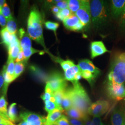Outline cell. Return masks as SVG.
Here are the masks:
<instances>
[{"instance_id":"26","label":"cell","mask_w":125,"mask_h":125,"mask_svg":"<svg viewBox=\"0 0 125 125\" xmlns=\"http://www.w3.org/2000/svg\"><path fill=\"white\" fill-rule=\"evenodd\" d=\"M68 9H70L72 13L75 14L80 8L81 0H69Z\"/></svg>"},{"instance_id":"20","label":"cell","mask_w":125,"mask_h":125,"mask_svg":"<svg viewBox=\"0 0 125 125\" xmlns=\"http://www.w3.org/2000/svg\"><path fill=\"white\" fill-rule=\"evenodd\" d=\"M81 72V71L78 66L75 65L64 72V77L66 80L73 83L75 82V78L76 75Z\"/></svg>"},{"instance_id":"39","label":"cell","mask_w":125,"mask_h":125,"mask_svg":"<svg viewBox=\"0 0 125 125\" xmlns=\"http://www.w3.org/2000/svg\"><path fill=\"white\" fill-rule=\"evenodd\" d=\"M119 24L121 28L122 29L123 31L125 32V7L120 16Z\"/></svg>"},{"instance_id":"48","label":"cell","mask_w":125,"mask_h":125,"mask_svg":"<svg viewBox=\"0 0 125 125\" xmlns=\"http://www.w3.org/2000/svg\"><path fill=\"white\" fill-rule=\"evenodd\" d=\"M51 9H52V12H53V13L55 14V15L58 13L60 11V10H61V9H59L58 7H57L56 6H52V7L51 8Z\"/></svg>"},{"instance_id":"1","label":"cell","mask_w":125,"mask_h":125,"mask_svg":"<svg viewBox=\"0 0 125 125\" xmlns=\"http://www.w3.org/2000/svg\"><path fill=\"white\" fill-rule=\"evenodd\" d=\"M43 16L38 8L33 7L27 21V33L30 38L41 45L45 52L49 53L45 45L43 33Z\"/></svg>"},{"instance_id":"50","label":"cell","mask_w":125,"mask_h":125,"mask_svg":"<svg viewBox=\"0 0 125 125\" xmlns=\"http://www.w3.org/2000/svg\"><path fill=\"white\" fill-rule=\"evenodd\" d=\"M28 125V124H27V123H26V122L23 121L22 122H21L20 123H19L18 125Z\"/></svg>"},{"instance_id":"38","label":"cell","mask_w":125,"mask_h":125,"mask_svg":"<svg viewBox=\"0 0 125 125\" xmlns=\"http://www.w3.org/2000/svg\"><path fill=\"white\" fill-rule=\"evenodd\" d=\"M55 6L62 10L68 8V0H55Z\"/></svg>"},{"instance_id":"47","label":"cell","mask_w":125,"mask_h":125,"mask_svg":"<svg viewBox=\"0 0 125 125\" xmlns=\"http://www.w3.org/2000/svg\"><path fill=\"white\" fill-rule=\"evenodd\" d=\"M4 85V79L3 76L2 71L0 72V89H1Z\"/></svg>"},{"instance_id":"24","label":"cell","mask_w":125,"mask_h":125,"mask_svg":"<svg viewBox=\"0 0 125 125\" xmlns=\"http://www.w3.org/2000/svg\"><path fill=\"white\" fill-rule=\"evenodd\" d=\"M16 105V103H13L9 106V108L8 109V116L9 120L12 123L15 122L18 120Z\"/></svg>"},{"instance_id":"44","label":"cell","mask_w":125,"mask_h":125,"mask_svg":"<svg viewBox=\"0 0 125 125\" xmlns=\"http://www.w3.org/2000/svg\"><path fill=\"white\" fill-rule=\"evenodd\" d=\"M24 60H25V58L24 56V53L23 52L22 50H21L18 54L17 58H16L15 61L16 62H24Z\"/></svg>"},{"instance_id":"41","label":"cell","mask_w":125,"mask_h":125,"mask_svg":"<svg viewBox=\"0 0 125 125\" xmlns=\"http://www.w3.org/2000/svg\"><path fill=\"white\" fill-rule=\"evenodd\" d=\"M71 125H84L83 121L68 117Z\"/></svg>"},{"instance_id":"34","label":"cell","mask_w":125,"mask_h":125,"mask_svg":"<svg viewBox=\"0 0 125 125\" xmlns=\"http://www.w3.org/2000/svg\"><path fill=\"white\" fill-rule=\"evenodd\" d=\"M1 13L4 15L7 20L13 18L10 8L8 4L6 2L1 9Z\"/></svg>"},{"instance_id":"30","label":"cell","mask_w":125,"mask_h":125,"mask_svg":"<svg viewBox=\"0 0 125 125\" xmlns=\"http://www.w3.org/2000/svg\"><path fill=\"white\" fill-rule=\"evenodd\" d=\"M81 74L82 77L87 81L91 85L93 84L95 78L97 77L93 73L88 71L81 72Z\"/></svg>"},{"instance_id":"49","label":"cell","mask_w":125,"mask_h":125,"mask_svg":"<svg viewBox=\"0 0 125 125\" xmlns=\"http://www.w3.org/2000/svg\"><path fill=\"white\" fill-rule=\"evenodd\" d=\"M5 3H6V0H0V13L1 12V9Z\"/></svg>"},{"instance_id":"42","label":"cell","mask_w":125,"mask_h":125,"mask_svg":"<svg viewBox=\"0 0 125 125\" xmlns=\"http://www.w3.org/2000/svg\"><path fill=\"white\" fill-rule=\"evenodd\" d=\"M7 20L2 14L1 12L0 13V26L2 28V29L6 28L7 25Z\"/></svg>"},{"instance_id":"25","label":"cell","mask_w":125,"mask_h":125,"mask_svg":"<svg viewBox=\"0 0 125 125\" xmlns=\"http://www.w3.org/2000/svg\"><path fill=\"white\" fill-rule=\"evenodd\" d=\"M44 102H45V110L48 113L56 109L60 110L62 112H63L64 111L62 107L59 106L55 101H45Z\"/></svg>"},{"instance_id":"29","label":"cell","mask_w":125,"mask_h":125,"mask_svg":"<svg viewBox=\"0 0 125 125\" xmlns=\"http://www.w3.org/2000/svg\"><path fill=\"white\" fill-rule=\"evenodd\" d=\"M25 69V64L24 62H16L15 63L14 72L13 79L15 80L17 78H18L20 76L21 73L24 71Z\"/></svg>"},{"instance_id":"27","label":"cell","mask_w":125,"mask_h":125,"mask_svg":"<svg viewBox=\"0 0 125 125\" xmlns=\"http://www.w3.org/2000/svg\"><path fill=\"white\" fill-rule=\"evenodd\" d=\"M6 28L11 34H16L17 29V24L13 17L7 20Z\"/></svg>"},{"instance_id":"15","label":"cell","mask_w":125,"mask_h":125,"mask_svg":"<svg viewBox=\"0 0 125 125\" xmlns=\"http://www.w3.org/2000/svg\"><path fill=\"white\" fill-rule=\"evenodd\" d=\"M8 48L9 58L13 60L17 58L18 54L21 50L20 40L18 39L13 41L9 45Z\"/></svg>"},{"instance_id":"40","label":"cell","mask_w":125,"mask_h":125,"mask_svg":"<svg viewBox=\"0 0 125 125\" xmlns=\"http://www.w3.org/2000/svg\"><path fill=\"white\" fill-rule=\"evenodd\" d=\"M59 13L64 20L73 14L71 11L68 8L61 10Z\"/></svg>"},{"instance_id":"5","label":"cell","mask_w":125,"mask_h":125,"mask_svg":"<svg viewBox=\"0 0 125 125\" xmlns=\"http://www.w3.org/2000/svg\"><path fill=\"white\" fill-rule=\"evenodd\" d=\"M47 85L51 90L55 92L67 88V80L65 77L58 72H54L49 77L46 82Z\"/></svg>"},{"instance_id":"8","label":"cell","mask_w":125,"mask_h":125,"mask_svg":"<svg viewBox=\"0 0 125 125\" xmlns=\"http://www.w3.org/2000/svg\"><path fill=\"white\" fill-rule=\"evenodd\" d=\"M107 91L108 95L113 99L120 101L125 98L124 84H118L113 82L107 83Z\"/></svg>"},{"instance_id":"3","label":"cell","mask_w":125,"mask_h":125,"mask_svg":"<svg viewBox=\"0 0 125 125\" xmlns=\"http://www.w3.org/2000/svg\"><path fill=\"white\" fill-rule=\"evenodd\" d=\"M91 21L94 27L99 28L108 20L109 10L107 2L104 0H94L90 3Z\"/></svg>"},{"instance_id":"37","label":"cell","mask_w":125,"mask_h":125,"mask_svg":"<svg viewBox=\"0 0 125 125\" xmlns=\"http://www.w3.org/2000/svg\"><path fill=\"white\" fill-rule=\"evenodd\" d=\"M53 125H71L67 116L62 115Z\"/></svg>"},{"instance_id":"18","label":"cell","mask_w":125,"mask_h":125,"mask_svg":"<svg viewBox=\"0 0 125 125\" xmlns=\"http://www.w3.org/2000/svg\"><path fill=\"white\" fill-rule=\"evenodd\" d=\"M62 111L56 109L48 113L45 125H53L62 116Z\"/></svg>"},{"instance_id":"36","label":"cell","mask_w":125,"mask_h":125,"mask_svg":"<svg viewBox=\"0 0 125 125\" xmlns=\"http://www.w3.org/2000/svg\"><path fill=\"white\" fill-rule=\"evenodd\" d=\"M60 63L63 70L64 72L75 65L74 63L73 62H72V61H71L70 60L61 61H60Z\"/></svg>"},{"instance_id":"16","label":"cell","mask_w":125,"mask_h":125,"mask_svg":"<svg viewBox=\"0 0 125 125\" xmlns=\"http://www.w3.org/2000/svg\"><path fill=\"white\" fill-rule=\"evenodd\" d=\"M80 22V20L76 14L73 13L66 18L63 21V23L64 26L66 29L72 31H74L75 27Z\"/></svg>"},{"instance_id":"14","label":"cell","mask_w":125,"mask_h":125,"mask_svg":"<svg viewBox=\"0 0 125 125\" xmlns=\"http://www.w3.org/2000/svg\"><path fill=\"white\" fill-rule=\"evenodd\" d=\"M20 42L21 49L31 48V39L24 29L21 28L19 30Z\"/></svg>"},{"instance_id":"31","label":"cell","mask_w":125,"mask_h":125,"mask_svg":"<svg viewBox=\"0 0 125 125\" xmlns=\"http://www.w3.org/2000/svg\"><path fill=\"white\" fill-rule=\"evenodd\" d=\"M23 52L24 53V56L25 58V60L24 62H27V60L31 57L32 55L34 54L40 52V51L36 50L32 47L30 48H27L26 49L22 50Z\"/></svg>"},{"instance_id":"46","label":"cell","mask_w":125,"mask_h":125,"mask_svg":"<svg viewBox=\"0 0 125 125\" xmlns=\"http://www.w3.org/2000/svg\"><path fill=\"white\" fill-rule=\"evenodd\" d=\"M84 125H94L92 120L90 119L89 116H88L83 120Z\"/></svg>"},{"instance_id":"9","label":"cell","mask_w":125,"mask_h":125,"mask_svg":"<svg viewBox=\"0 0 125 125\" xmlns=\"http://www.w3.org/2000/svg\"><path fill=\"white\" fill-rule=\"evenodd\" d=\"M20 117L28 125H45L46 118L31 112H25L20 114Z\"/></svg>"},{"instance_id":"21","label":"cell","mask_w":125,"mask_h":125,"mask_svg":"<svg viewBox=\"0 0 125 125\" xmlns=\"http://www.w3.org/2000/svg\"><path fill=\"white\" fill-rule=\"evenodd\" d=\"M61 107L65 111L73 107L72 97L69 88H67V89H65L64 96L62 98Z\"/></svg>"},{"instance_id":"17","label":"cell","mask_w":125,"mask_h":125,"mask_svg":"<svg viewBox=\"0 0 125 125\" xmlns=\"http://www.w3.org/2000/svg\"><path fill=\"white\" fill-rule=\"evenodd\" d=\"M65 113L67 115L68 117L82 121L85 120V118L88 116V114L84 113V112L81 111L78 109L74 107L66 110Z\"/></svg>"},{"instance_id":"45","label":"cell","mask_w":125,"mask_h":125,"mask_svg":"<svg viewBox=\"0 0 125 125\" xmlns=\"http://www.w3.org/2000/svg\"><path fill=\"white\" fill-rule=\"evenodd\" d=\"M94 125H103V123L100 117H94L92 120Z\"/></svg>"},{"instance_id":"12","label":"cell","mask_w":125,"mask_h":125,"mask_svg":"<svg viewBox=\"0 0 125 125\" xmlns=\"http://www.w3.org/2000/svg\"><path fill=\"white\" fill-rule=\"evenodd\" d=\"M112 125H125V110L122 108L115 109L111 116Z\"/></svg>"},{"instance_id":"13","label":"cell","mask_w":125,"mask_h":125,"mask_svg":"<svg viewBox=\"0 0 125 125\" xmlns=\"http://www.w3.org/2000/svg\"><path fill=\"white\" fill-rule=\"evenodd\" d=\"M77 65L79 67L81 72L88 71L93 73L96 76L100 73V70L89 59L81 60Z\"/></svg>"},{"instance_id":"22","label":"cell","mask_w":125,"mask_h":125,"mask_svg":"<svg viewBox=\"0 0 125 125\" xmlns=\"http://www.w3.org/2000/svg\"><path fill=\"white\" fill-rule=\"evenodd\" d=\"M2 72L3 73V76L4 79V85L3 88V95L5 96L7 94L9 85L10 83H11L13 81H14V79H13V76L9 75V74L6 72V65L3 66Z\"/></svg>"},{"instance_id":"19","label":"cell","mask_w":125,"mask_h":125,"mask_svg":"<svg viewBox=\"0 0 125 125\" xmlns=\"http://www.w3.org/2000/svg\"><path fill=\"white\" fill-rule=\"evenodd\" d=\"M0 35L2 39L3 43H4L8 48L13 41L18 39L16 34H11L6 28L1 29L0 31Z\"/></svg>"},{"instance_id":"11","label":"cell","mask_w":125,"mask_h":125,"mask_svg":"<svg viewBox=\"0 0 125 125\" xmlns=\"http://www.w3.org/2000/svg\"><path fill=\"white\" fill-rule=\"evenodd\" d=\"M91 57L92 59L103 54L109 52L102 41H94L90 45Z\"/></svg>"},{"instance_id":"43","label":"cell","mask_w":125,"mask_h":125,"mask_svg":"<svg viewBox=\"0 0 125 125\" xmlns=\"http://www.w3.org/2000/svg\"><path fill=\"white\" fill-rule=\"evenodd\" d=\"M0 124L6 125H16L14 124L11 121L7 120L6 119L0 115Z\"/></svg>"},{"instance_id":"52","label":"cell","mask_w":125,"mask_h":125,"mask_svg":"<svg viewBox=\"0 0 125 125\" xmlns=\"http://www.w3.org/2000/svg\"><path fill=\"white\" fill-rule=\"evenodd\" d=\"M103 125H104V124H103Z\"/></svg>"},{"instance_id":"23","label":"cell","mask_w":125,"mask_h":125,"mask_svg":"<svg viewBox=\"0 0 125 125\" xmlns=\"http://www.w3.org/2000/svg\"><path fill=\"white\" fill-rule=\"evenodd\" d=\"M7 106L8 103L6 100L4 95H3L0 97V115L2 116L7 120L10 121L8 116Z\"/></svg>"},{"instance_id":"28","label":"cell","mask_w":125,"mask_h":125,"mask_svg":"<svg viewBox=\"0 0 125 125\" xmlns=\"http://www.w3.org/2000/svg\"><path fill=\"white\" fill-rule=\"evenodd\" d=\"M41 98L44 101H55V99L53 96V92L50 89L47 85H46L45 88V91L44 94L41 96Z\"/></svg>"},{"instance_id":"32","label":"cell","mask_w":125,"mask_h":125,"mask_svg":"<svg viewBox=\"0 0 125 125\" xmlns=\"http://www.w3.org/2000/svg\"><path fill=\"white\" fill-rule=\"evenodd\" d=\"M66 89L59 90L53 93L54 97L55 99L56 103H57V104L60 107H61L62 98L64 96V94Z\"/></svg>"},{"instance_id":"2","label":"cell","mask_w":125,"mask_h":125,"mask_svg":"<svg viewBox=\"0 0 125 125\" xmlns=\"http://www.w3.org/2000/svg\"><path fill=\"white\" fill-rule=\"evenodd\" d=\"M72 84L73 86L69 88V89L73 107L88 114V109L92 104L88 94L78 81Z\"/></svg>"},{"instance_id":"10","label":"cell","mask_w":125,"mask_h":125,"mask_svg":"<svg viewBox=\"0 0 125 125\" xmlns=\"http://www.w3.org/2000/svg\"><path fill=\"white\" fill-rule=\"evenodd\" d=\"M125 7V0H111L110 11L112 17L115 19L120 17Z\"/></svg>"},{"instance_id":"4","label":"cell","mask_w":125,"mask_h":125,"mask_svg":"<svg viewBox=\"0 0 125 125\" xmlns=\"http://www.w3.org/2000/svg\"><path fill=\"white\" fill-rule=\"evenodd\" d=\"M109 82L118 84L125 83V52L118 54L112 62L110 71L108 75Z\"/></svg>"},{"instance_id":"51","label":"cell","mask_w":125,"mask_h":125,"mask_svg":"<svg viewBox=\"0 0 125 125\" xmlns=\"http://www.w3.org/2000/svg\"><path fill=\"white\" fill-rule=\"evenodd\" d=\"M0 125H2V124H0Z\"/></svg>"},{"instance_id":"35","label":"cell","mask_w":125,"mask_h":125,"mask_svg":"<svg viewBox=\"0 0 125 125\" xmlns=\"http://www.w3.org/2000/svg\"><path fill=\"white\" fill-rule=\"evenodd\" d=\"M45 26L47 29L53 31L54 32L55 35H56L57 30L58 29V27L59 26V25L58 23L48 21L45 22Z\"/></svg>"},{"instance_id":"33","label":"cell","mask_w":125,"mask_h":125,"mask_svg":"<svg viewBox=\"0 0 125 125\" xmlns=\"http://www.w3.org/2000/svg\"><path fill=\"white\" fill-rule=\"evenodd\" d=\"M6 67L7 72L11 76H13V77L15 68V63L14 62V60L12 58H8L7 64V65H6Z\"/></svg>"},{"instance_id":"6","label":"cell","mask_w":125,"mask_h":125,"mask_svg":"<svg viewBox=\"0 0 125 125\" xmlns=\"http://www.w3.org/2000/svg\"><path fill=\"white\" fill-rule=\"evenodd\" d=\"M84 28H88L91 24V16L89 0H81L80 8L75 13Z\"/></svg>"},{"instance_id":"7","label":"cell","mask_w":125,"mask_h":125,"mask_svg":"<svg viewBox=\"0 0 125 125\" xmlns=\"http://www.w3.org/2000/svg\"><path fill=\"white\" fill-rule=\"evenodd\" d=\"M110 108L109 103L106 100H99L92 103L88 110V114L93 117H100Z\"/></svg>"}]
</instances>
